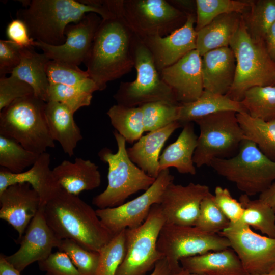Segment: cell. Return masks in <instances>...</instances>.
Here are the masks:
<instances>
[{
    "instance_id": "6da1fadb",
    "label": "cell",
    "mask_w": 275,
    "mask_h": 275,
    "mask_svg": "<svg viewBox=\"0 0 275 275\" xmlns=\"http://www.w3.org/2000/svg\"><path fill=\"white\" fill-rule=\"evenodd\" d=\"M138 37L122 16L121 6L114 15L102 19L84 62L99 91L104 90L108 82L120 78L134 67Z\"/></svg>"
},
{
    "instance_id": "7a4b0ae2",
    "label": "cell",
    "mask_w": 275,
    "mask_h": 275,
    "mask_svg": "<svg viewBox=\"0 0 275 275\" xmlns=\"http://www.w3.org/2000/svg\"><path fill=\"white\" fill-rule=\"evenodd\" d=\"M23 2L25 6L17 11V18L26 24L35 41L60 45L66 40L67 26L80 21L89 13L102 19L113 16L104 0H32Z\"/></svg>"
},
{
    "instance_id": "3957f363",
    "label": "cell",
    "mask_w": 275,
    "mask_h": 275,
    "mask_svg": "<svg viewBox=\"0 0 275 275\" xmlns=\"http://www.w3.org/2000/svg\"><path fill=\"white\" fill-rule=\"evenodd\" d=\"M44 213L61 239H71L91 251L99 252L114 236L90 205L61 188L44 206Z\"/></svg>"
},
{
    "instance_id": "277c9868",
    "label": "cell",
    "mask_w": 275,
    "mask_h": 275,
    "mask_svg": "<svg viewBox=\"0 0 275 275\" xmlns=\"http://www.w3.org/2000/svg\"><path fill=\"white\" fill-rule=\"evenodd\" d=\"M46 102L34 95L18 99L0 111V135L41 154L54 148L45 115Z\"/></svg>"
},
{
    "instance_id": "5b68a950",
    "label": "cell",
    "mask_w": 275,
    "mask_h": 275,
    "mask_svg": "<svg viewBox=\"0 0 275 275\" xmlns=\"http://www.w3.org/2000/svg\"><path fill=\"white\" fill-rule=\"evenodd\" d=\"M113 134L117 151L113 153L105 147L98 152L100 160L108 166L107 187L92 200V204L98 209L123 204L131 195L148 189L156 179L149 176L131 161L127 154L125 140L116 130Z\"/></svg>"
},
{
    "instance_id": "8992f818",
    "label": "cell",
    "mask_w": 275,
    "mask_h": 275,
    "mask_svg": "<svg viewBox=\"0 0 275 275\" xmlns=\"http://www.w3.org/2000/svg\"><path fill=\"white\" fill-rule=\"evenodd\" d=\"M229 47L235 54L236 66L234 82L226 95L240 102L245 92L252 87L275 86V63L264 42L251 38L243 20Z\"/></svg>"
},
{
    "instance_id": "52a82bcc",
    "label": "cell",
    "mask_w": 275,
    "mask_h": 275,
    "mask_svg": "<svg viewBox=\"0 0 275 275\" xmlns=\"http://www.w3.org/2000/svg\"><path fill=\"white\" fill-rule=\"evenodd\" d=\"M238 149L233 157L215 158L209 166L219 175L235 183L244 194H260L275 181V161L248 139L242 141Z\"/></svg>"
},
{
    "instance_id": "ba28073f",
    "label": "cell",
    "mask_w": 275,
    "mask_h": 275,
    "mask_svg": "<svg viewBox=\"0 0 275 275\" xmlns=\"http://www.w3.org/2000/svg\"><path fill=\"white\" fill-rule=\"evenodd\" d=\"M136 77L131 82H121L113 97L117 104L139 107L157 101L179 104L172 89L164 82L150 50L138 37L134 52Z\"/></svg>"
},
{
    "instance_id": "9c48e42d",
    "label": "cell",
    "mask_w": 275,
    "mask_h": 275,
    "mask_svg": "<svg viewBox=\"0 0 275 275\" xmlns=\"http://www.w3.org/2000/svg\"><path fill=\"white\" fill-rule=\"evenodd\" d=\"M236 113L222 111L195 121L200 131L193 156L194 163L197 167L209 166L213 159L226 158L239 149L245 137Z\"/></svg>"
},
{
    "instance_id": "30bf717a",
    "label": "cell",
    "mask_w": 275,
    "mask_h": 275,
    "mask_svg": "<svg viewBox=\"0 0 275 275\" xmlns=\"http://www.w3.org/2000/svg\"><path fill=\"white\" fill-rule=\"evenodd\" d=\"M165 224L160 206L155 204L141 225L126 229V255L116 275H146L154 268L164 258L157 249V241Z\"/></svg>"
},
{
    "instance_id": "8fae6325",
    "label": "cell",
    "mask_w": 275,
    "mask_h": 275,
    "mask_svg": "<svg viewBox=\"0 0 275 275\" xmlns=\"http://www.w3.org/2000/svg\"><path fill=\"white\" fill-rule=\"evenodd\" d=\"M230 248L229 241L217 233L205 232L195 226L165 224L157 241V249L166 259L171 271L182 269L185 257Z\"/></svg>"
},
{
    "instance_id": "7c38bea8",
    "label": "cell",
    "mask_w": 275,
    "mask_h": 275,
    "mask_svg": "<svg viewBox=\"0 0 275 275\" xmlns=\"http://www.w3.org/2000/svg\"><path fill=\"white\" fill-rule=\"evenodd\" d=\"M121 12L141 39L168 36L182 26L187 16L167 0H122Z\"/></svg>"
},
{
    "instance_id": "4fadbf2b",
    "label": "cell",
    "mask_w": 275,
    "mask_h": 275,
    "mask_svg": "<svg viewBox=\"0 0 275 275\" xmlns=\"http://www.w3.org/2000/svg\"><path fill=\"white\" fill-rule=\"evenodd\" d=\"M230 242L249 275L265 274L275 267V238L262 236L238 221L218 233Z\"/></svg>"
},
{
    "instance_id": "5bb4252c",
    "label": "cell",
    "mask_w": 275,
    "mask_h": 275,
    "mask_svg": "<svg viewBox=\"0 0 275 275\" xmlns=\"http://www.w3.org/2000/svg\"><path fill=\"white\" fill-rule=\"evenodd\" d=\"M174 179L169 169L162 170L141 195L116 207L98 209L96 213L114 235L123 230L138 227L146 219L152 206L159 203L164 190Z\"/></svg>"
},
{
    "instance_id": "9a60e30c",
    "label": "cell",
    "mask_w": 275,
    "mask_h": 275,
    "mask_svg": "<svg viewBox=\"0 0 275 275\" xmlns=\"http://www.w3.org/2000/svg\"><path fill=\"white\" fill-rule=\"evenodd\" d=\"M101 20L98 14L89 13L79 22L67 26L63 44L51 45L35 41L34 47L41 49L49 60L78 66L87 58Z\"/></svg>"
},
{
    "instance_id": "2e32d148",
    "label": "cell",
    "mask_w": 275,
    "mask_h": 275,
    "mask_svg": "<svg viewBox=\"0 0 275 275\" xmlns=\"http://www.w3.org/2000/svg\"><path fill=\"white\" fill-rule=\"evenodd\" d=\"M62 240L47 224L44 206H41L18 242L19 249L11 255H5V257L21 272L33 263L48 257L54 248H58Z\"/></svg>"
},
{
    "instance_id": "e0dca14e",
    "label": "cell",
    "mask_w": 275,
    "mask_h": 275,
    "mask_svg": "<svg viewBox=\"0 0 275 275\" xmlns=\"http://www.w3.org/2000/svg\"><path fill=\"white\" fill-rule=\"evenodd\" d=\"M209 193V187L204 184L170 183L158 204L166 224L195 226L201 202Z\"/></svg>"
},
{
    "instance_id": "ac0fdd59",
    "label": "cell",
    "mask_w": 275,
    "mask_h": 275,
    "mask_svg": "<svg viewBox=\"0 0 275 275\" xmlns=\"http://www.w3.org/2000/svg\"><path fill=\"white\" fill-rule=\"evenodd\" d=\"M196 14H188L184 24L170 35L141 39L151 53L159 72L196 49Z\"/></svg>"
},
{
    "instance_id": "d6986e66",
    "label": "cell",
    "mask_w": 275,
    "mask_h": 275,
    "mask_svg": "<svg viewBox=\"0 0 275 275\" xmlns=\"http://www.w3.org/2000/svg\"><path fill=\"white\" fill-rule=\"evenodd\" d=\"M201 57L196 49L193 50L159 72L180 104L196 100L204 91Z\"/></svg>"
},
{
    "instance_id": "ffe728a7",
    "label": "cell",
    "mask_w": 275,
    "mask_h": 275,
    "mask_svg": "<svg viewBox=\"0 0 275 275\" xmlns=\"http://www.w3.org/2000/svg\"><path fill=\"white\" fill-rule=\"evenodd\" d=\"M0 218L17 231L19 242L41 206L40 198L29 183H17L0 193Z\"/></svg>"
},
{
    "instance_id": "44dd1931",
    "label": "cell",
    "mask_w": 275,
    "mask_h": 275,
    "mask_svg": "<svg viewBox=\"0 0 275 275\" xmlns=\"http://www.w3.org/2000/svg\"><path fill=\"white\" fill-rule=\"evenodd\" d=\"M50 155L41 154L36 162L26 171L13 173L0 168V193L9 186L21 183H29L37 193L41 206H44L61 189L50 169Z\"/></svg>"
},
{
    "instance_id": "7402d4cb",
    "label": "cell",
    "mask_w": 275,
    "mask_h": 275,
    "mask_svg": "<svg viewBox=\"0 0 275 275\" xmlns=\"http://www.w3.org/2000/svg\"><path fill=\"white\" fill-rule=\"evenodd\" d=\"M236 62L230 47L210 50L201 57L204 90L227 95L234 80Z\"/></svg>"
},
{
    "instance_id": "603a6c76",
    "label": "cell",
    "mask_w": 275,
    "mask_h": 275,
    "mask_svg": "<svg viewBox=\"0 0 275 275\" xmlns=\"http://www.w3.org/2000/svg\"><path fill=\"white\" fill-rule=\"evenodd\" d=\"M60 187L77 196L98 187L101 177L98 167L89 159L77 157L73 162L64 160L52 169Z\"/></svg>"
},
{
    "instance_id": "cb8c5ba5",
    "label": "cell",
    "mask_w": 275,
    "mask_h": 275,
    "mask_svg": "<svg viewBox=\"0 0 275 275\" xmlns=\"http://www.w3.org/2000/svg\"><path fill=\"white\" fill-rule=\"evenodd\" d=\"M182 124L173 122L160 129L149 132L127 149L131 161L149 176L156 178L159 171V154L166 142Z\"/></svg>"
},
{
    "instance_id": "d4e9b609",
    "label": "cell",
    "mask_w": 275,
    "mask_h": 275,
    "mask_svg": "<svg viewBox=\"0 0 275 275\" xmlns=\"http://www.w3.org/2000/svg\"><path fill=\"white\" fill-rule=\"evenodd\" d=\"M180 264L185 271L200 275H248L231 248L183 258Z\"/></svg>"
},
{
    "instance_id": "484cf974",
    "label": "cell",
    "mask_w": 275,
    "mask_h": 275,
    "mask_svg": "<svg viewBox=\"0 0 275 275\" xmlns=\"http://www.w3.org/2000/svg\"><path fill=\"white\" fill-rule=\"evenodd\" d=\"M73 115L70 109L63 104L53 101L46 102L45 115L50 135L69 156L74 155L78 143L82 139Z\"/></svg>"
},
{
    "instance_id": "4316f807",
    "label": "cell",
    "mask_w": 275,
    "mask_h": 275,
    "mask_svg": "<svg viewBox=\"0 0 275 275\" xmlns=\"http://www.w3.org/2000/svg\"><path fill=\"white\" fill-rule=\"evenodd\" d=\"M197 139L193 123L184 124L177 140L168 146L160 156V172L174 167L180 173L195 175L196 170L193 156L197 145Z\"/></svg>"
},
{
    "instance_id": "83f0119b",
    "label": "cell",
    "mask_w": 275,
    "mask_h": 275,
    "mask_svg": "<svg viewBox=\"0 0 275 275\" xmlns=\"http://www.w3.org/2000/svg\"><path fill=\"white\" fill-rule=\"evenodd\" d=\"M242 20L241 14H224L197 32L196 50L200 56L215 49L229 47Z\"/></svg>"
},
{
    "instance_id": "f1b7e54d",
    "label": "cell",
    "mask_w": 275,
    "mask_h": 275,
    "mask_svg": "<svg viewBox=\"0 0 275 275\" xmlns=\"http://www.w3.org/2000/svg\"><path fill=\"white\" fill-rule=\"evenodd\" d=\"M34 47L22 48L21 61L11 75L29 84L34 95L45 102L49 82L46 73V65L50 60L44 53L36 52Z\"/></svg>"
},
{
    "instance_id": "f546056e",
    "label": "cell",
    "mask_w": 275,
    "mask_h": 275,
    "mask_svg": "<svg viewBox=\"0 0 275 275\" xmlns=\"http://www.w3.org/2000/svg\"><path fill=\"white\" fill-rule=\"evenodd\" d=\"M247 113L242 103L234 101L226 95L204 90L195 101L180 105L178 121L182 125L222 111Z\"/></svg>"
},
{
    "instance_id": "4dcf8cb0",
    "label": "cell",
    "mask_w": 275,
    "mask_h": 275,
    "mask_svg": "<svg viewBox=\"0 0 275 275\" xmlns=\"http://www.w3.org/2000/svg\"><path fill=\"white\" fill-rule=\"evenodd\" d=\"M236 116L245 139L255 143L265 156L275 161V119L265 121L244 112L237 113Z\"/></svg>"
},
{
    "instance_id": "1f68e13d",
    "label": "cell",
    "mask_w": 275,
    "mask_h": 275,
    "mask_svg": "<svg viewBox=\"0 0 275 275\" xmlns=\"http://www.w3.org/2000/svg\"><path fill=\"white\" fill-rule=\"evenodd\" d=\"M46 73L50 84L73 87L92 94L99 91L87 72L77 65L50 60L46 65Z\"/></svg>"
},
{
    "instance_id": "d6a6232c",
    "label": "cell",
    "mask_w": 275,
    "mask_h": 275,
    "mask_svg": "<svg viewBox=\"0 0 275 275\" xmlns=\"http://www.w3.org/2000/svg\"><path fill=\"white\" fill-rule=\"evenodd\" d=\"M107 115L112 125L127 143L137 141L145 132L140 106L129 107L117 104L109 108Z\"/></svg>"
},
{
    "instance_id": "836d02e7",
    "label": "cell",
    "mask_w": 275,
    "mask_h": 275,
    "mask_svg": "<svg viewBox=\"0 0 275 275\" xmlns=\"http://www.w3.org/2000/svg\"><path fill=\"white\" fill-rule=\"evenodd\" d=\"M239 202L244 208L240 221L275 238V209L260 199L252 200L244 194Z\"/></svg>"
},
{
    "instance_id": "e575fe53",
    "label": "cell",
    "mask_w": 275,
    "mask_h": 275,
    "mask_svg": "<svg viewBox=\"0 0 275 275\" xmlns=\"http://www.w3.org/2000/svg\"><path fill=\"white\" fill-rule=\"evenodd\" d=\"M242 16L251 38L264 42L267 32L275 22V0L253 1L249 10Z\"/></svg>"
},
{
    "instance_id": "d590c367",
    "label": "cell",
    "mask_w": 275,
    "mask_h": 275,
    "mask_svg": "<svg viewBox=\"0 0 275 275\" xmlns=\"http://www.w3.org/2000/svg\"><path fill=\"white\" fill-rule=\"evenodd\" d=\"M241 102L252 117L265 121L275 119V86L252 87Z\"/></svg>"
},
{
    "instance_id": "8d00e7d4",
    "label": "cell",
    "mask_w": 275,
    "mask_h": 275,
    "mask_svg": "<svg viewBox=\"0 0 275 275\" xmlns=\"http://www.w3.org/2000/svg\"><path fill=\"white\" fill-rule=\"evenodd\" d=\"M196 22L195 30L198 32L216 17L224 14L247 12L252 2L236 0H196Z\"/></svg>"
},
{
    "instance_id": "74e56055",
    "label": "cell",
    "mask_w": 275,
    "mask_h": 275,
    "mask_svg": "<svg viewBox=\"0 0 275 275\" xmlns=\"http://www.w3.org/2000/svg\"><path fill=\"white\" fill-rule=\"evenodd\" d=\"M24 148L16 141L0 135V166L13 173L32 167L39 155Z\"/></svg>"
},
{
    "instance_id": "f35d334b",
    "label": "cell",
    "mask_w": 275,
    "mask_h": 275,
    "mask_svg": "<svg viewBox=\"0 0 275 275\" xmlns=\"http://www.w3.org/2000/svg\"><path fill=\"white\" fill-rule=\"evenodd\" d=\"M98 252L99 259L96 275H116L126 255V229L115 235Z\"/></svg>"
},
{
    "instance_id": "ab89813d",
    "label": "cell",
    "mask_w": 275,
    "mask_h": 275,
    "mask_svg": "<svg viewBox=\"0 0 275 275\" xmlns=\"http://www.w3.org/2000/svg\"><path fill=\"white\" fill-rule=\"evenodd\" d=\"M180 105L157 101L141 106L145 131H153L178 121Z\"/></svg>"
},
{
    "instance_id": "60d3db41",
    "label": "cell",
    "mask_w": 275,
    "mask_h": 275,
    "mask_svg": "<svg viewBox=\"0 0 275 275\" xmlns=\"http://www.w3.org/2000/svg\"><path fill=\"white\" fill-rule=\"evenodd\" d=\"M59 251L65 253L82 275H96L99 253L87 249L76 242L62 239Z\"/></svg>"
},
{
    "instance_id": "b9f144b4",
    "label": "cell",
    "mask_w": 275,
    "mask_h": 275,
    "mask_svg": "<svg viewBox=\"0 0 275 275\" xmlns=\"http://www.w3.org/2000/svg\"><path fill=\"white\" fill-rule=\"evenodd\" d=\"M230 223L216 204L214 195L209 193L201 202L195 227L206 233L218 234Z\"/></svg>"
},
{
    "instance_id": "7bdbcfd3",
    "label": "cell",
    "mask_w": 275,
    "mask_h": 275,
    "mask_svg": "<svg viewBox=\"0 0 275 275\" xmlns=\"http://www.w3.org/2000/svg\"><path fill=\"white\" fill-rule=\"evenodd\" d=\"M93 94L78 88L60 85L50 84L47 101L60 102L69 107L74 114L77 110L90 105Z\"/></svg>"
},
{
    "instance_id": "ee69618b",
    "label": "cell",
    "mask_w": 275,
    "mask_h": 275,
    "mask_svg": "<svg viewBox=\"0 0 275 275\" xmlns=\"http://www.w3.org/2000/svg\"><path fill=\"white\" fill-rule=\"evenodd\" d=\"M34 94L33 88L19 78L1 76L0 111L17 99Z\"/></svg>"
},
{
    "instance_id": "f6af8a7d",
    "label": "cell",
    "mask_w": 275,
    "mask_h": 275,
    "mask_svg": "<svg viewBox=\"0 0 275 275\" xmlns=\"http://www.w3.org/2000/svg\"><path fill=\"white\" fill-rule=\"evenodd\" d=\"M39 269L46 275H82L64 252L51 253L46 259L38 262Z\"/></svg>"
},
{
    "instance_id": "bcb514c9",
    "label": "cell",
    "mask_w": 275,
    "mask_h": 275,
    "mask_svg": "<svg viewBox=\"0 0 275 275\" xmlns=\"http://www.w3.org/2000/svg\"><path fill=\"white\" fill-rule=\"evenodd\" d=\"M214 196L217 206L230 223H235L241 219L244 208L239 201L232 197L229 189L217 186Z\"/></svg>"
},
{
    "instance_id": "7dc6e473",
    "label": "cell",
    "mask_w": 275,
    "mask_h": 275,
    "mask_svg": "<svg viewBox=\"0 0 275 275\" xmlns=\"http://www.w3.org/2000/svg\"><path fill=\"white\" fill-rule=\"evenodd\" d=\"M22 48L9 40H0V75L11 73L21 61Z\"/></svg>"
},
{
    "instance_id": "c3c4849f",
    "label": "cell",
    "mask_w": 275,
    "mask_h": 275,
    "mask_svg": "<svg viewBox=\"0 0 275 275\" xmlns=\"http://www.w3.org/2000/svg\"><path fill=\"white\" fill-rule=\"evenodd\" d=\"M6 33L9 40L21 48L34 47L35 40L31 37L25 23L20 19L11 21L7 26Z\"/></svg>"
},
{
    "instance_id": "681fc988",
    "label": "cell",
    "mask_w": 275,
    "mask_h": 275,
    "mask_svg": "<svg viewBox=\"0 0 275 275\" xmlns=\"http://www.w3.org/2000/svg\"><path fill=\"white\" fill-rule=\"evenodd\" d=\"M264 43L268 53L275 63V22L267 32Z\"/></svg>"
},
{
    "instance_id": "f907efd6",
    "label": "cell",
    "mask_w": 275,
    "mask_h": 275,
    "mask_svg": "<svg viewBox=\"0 0 275 275\" xmlns=\"http://www.w3.org/2000/svg\"><path fill=\"white\" fill-rule=\"evenodd\" d=\"M174 7L184 13L186 15L194 14V11L196 14V1H169Z\"/></svg>"
},
{
    "instance_id": "816d5d0a",
    "label": "cell",
    "mask_w": 275,
    "mask_h": 275,
    "mask_svg": "<svg viewBox=\"0 0 275 275\" xmlns=\"http://www.w3.org/2000/svg\"><path fill=\"white\" fill-rule=\"evenodd\" d=\"M0 275H21L20 272L6 260L3 254L0 255Z\"/></svg>"
},
{
    "instance_id": "f5cc1de1",
    "label": "cell",
    "mask_w": 275,
    "mask_h": 275,
    "mask_svg": "<svg viewBox=\"0 0 275 275\" xmlns=\"http://www.w3.org/2000/svg\"><path fill=\"white\" fill-rule=\"evenodd\" d=\"M260 200L275 209V182L264 191L260 194Z\"/></svg>"
},
{
    "instance_id": "db71d44e",
    "label": "cell",
    "mask_w": 275,
    "mask_h": 275,
    "mask_svg": "<svg viewBox=\"0 0 275 275\" xmlns=\"http://www.w3.org/2000/svg\"><path fill=\"white\" fill-rule=\"evenodd\" d=\"M171 272L168 263L164 258L156 264L153 271L150 275H170Z\"/></svg>"
},
{
    "instance_id": "11a10c76",
    "label": "cell",
    "mask_w": 275,
    "mask_h": 275,
    "mask_svg": "<svg viewBox=\"0 0 275 275\" xmlns=\"http://www.w3.org/2000/svg\"><path fill=\"white\" fill-rule=\"evenodd\" d=\"M170 275H200V274L189 273L185 271V270H184L182 268V269L180 270V271H176V272H171Z\"/></svg>"
},
{
    "instance_id": "9f6ffc18",
    "label": "cell",
    "mask_w": 275,
    "mask_h": 275,
    "mask_svg": "<svg viewBox=\"0 0 275 275\" xmlns=\"http://www.w3.org/2000/svg\"><path fill=\"white\" fill-rule=\"evenodd\" d=\"M259 275H275V267L273 269H272L270 271H269V272L267 273L263 274H259Z\"/></svg>"
}]
</instances>
